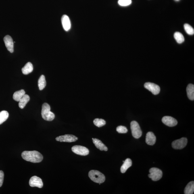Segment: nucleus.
Listing matches in <instances>:
<instances>
[{"instance_id": "1", "label": "nucleus", "mask_w": 194, "mask_h": 194, "mask_svg": "<svg viewBox=\"0 0 194 194\" xmlns=\"http://www.w3.org/2000/svg\"><path fill=\"white\" fill-rule=\"evenodd\" d=\"M24 160L33 163H39L43 160V156L36 151H24L22 153Z\"/></svg>"}, {"instance_id": "2", "label": "nucleus", "mask_w": 194, "mask_h": 194, "mask_svg": "<svg viewBox=\"0 0 194 194\" xmlns=\"http://www.w3.org/2000/svg\"><path fill=\"white\" fill-rule=\"evenodd\" d=\"M41 116L44 120L48 121H51L55 118V115L51 111V107L47 103L42 105Z\"/></svg>"}, {"instance_id": "3", "label": "nucleus", "mask_w": 194, "mask_h": 194, "mask_svg": "<svg viewBox=\"0 0 194 194\" xmlns=\"http://www.w3.org/2000/svg\"><path fill=\"white\" fill-rule=\"evenodd\" d=\"M89 176L90 179L95 183L101 184L105 181V178L104 175L97 170L90 171L89 173Z\"/></svg>"}, {"instance_id": "4", "label": "nucleus", "mask_w": 194, "mask_h": 194, "mask_svg": "<svg viewBox=\"0 0 194 194\" xmlns=\"http://www.w3.org/2000/svg\"><path fill=\"white\" fill-rule=\"evenodd\" d=\"M130 128L132 135L135 139H139L142 135V132L138 123L133 121L130 123Z\"/></svg>"}, {"instance_id": "5", "label": "nucleus", "mask_w": 194, "mask_h": 194, "mask_svg": "<svg viewBox=\"0 0 194 194\" xmlns=\"http://www.w3.org/2000/svg\"><path fill=\"white\" fill-rule=\"evenodd\" d=\"M149 176L153 181H156L161 179L163 176L162 171L158 168H153L149 170Z\"/></svg>"}, {"instance_id": "6", "label": "nucleus", "mask_w": 194, "mask_h": 194, "mask_svg": "<svg viewBox=\"0 0 194 194\" xmlns=\"http://www.w3.org/2000/svg\"><path fill=\"white\" fill-rule=\"evenodd\" d=\"M187 143V139L186 138L175 140L173 142L172 146L175 149H182L185 147Z\"/></svg>"}, {"instance_id": "7", "label": "nucleus", "mask_w": 194, "mask_h": 194, "mask_svg": "<svg viewBox=\"0 0 194 194\" xmlns=\"http://www.w3.org/2000/svg\"><path fill=\"white\" fill-rule=\"evenodd\" d=\"M72 151L76 154L86 156L89 154V151L87 148L81 146H74L72 148Z\"/></svg>"}, {"instance_id": "8", "label": "nucleus", "mask_w": 194, "mask_h": 194, "mask_svg": "<svg viewBox=\"0 0 194 194\" xmlns=\"http://www.w3.org/2000/svg\"><path fill=\"white\" fill-rule=\"evenodd\" d=\"M77 140V137L72 134H66L64 135L59 136L56 138V140L58 141L67 142V143L75 142Z\"/></svg>"}, {"instance_id": "9", "label": "nucleus", "mask_w": 194, "mask_h": 194, "mask_svg": "<svg viewBox=\"0 0 194 194\" xmlns=\"http://www.w3.org/2000/svg\"><path fill=\"white\" fill-rule=\"evenodd\" d=\"M144 87L146 89L148 90L155 95L158 94L160 91V87L158 85L151 82L146 83L144 84Z\"/></svg>"}, {"instance_id": "10", "label": "nucleus", "mask_w": 194, "mask_h": 194, "mask_svg": "<svg viewBox=\"0 0 194 194\" xmlns=\"http://www.w3.org/2000/svg\"><path fill=\"white\" fill-rule=\"evenodd\" d=\"M29 185L31 187H37L41 189L43 187V183L41 178L34 176L30 178Z\"/></svg>"}, {"instance_id": "11", "label": "nucleus", "mask_w": 194, "mask_h": 194, "mask_svg": "<svg viewBox=\"0 0 194 194\" xmlns=\"http://www.w3.org/2000/svg\"><path fill=\"white\" fill-rule=\"evenodd\" d=\"M3 40L7 50L10 53H13L14 51V43L12 38L11 36L7 35L5 36Z\"/></svg>"}, {"instance_id": "12", "label": "nucleus", "mask_w": 194, "mask_h": 194, "mask_svg": "<svg viewBox=\"0 0 194 194\" xmlns=\"http://www.w3.org/2000/svg\"><path fill=\"white\" fill-rule=\"evenodd\" d=\"M162 121L163 123L170 127L176 126L178 123L177 121L175 119L170 116L163 117Z\"/></svg>"}, {"instance_id": "13", "label": "nucleus", "mask_w": 194, "mask_h": 194, "mask_svg": "<svg viewBox=\"0 0 194 194\" xmlns=\"http://www.w3.org/2000/svg\"><path fill=\"white\" fill-rule=\"evenodd\" d=\"M61 21L64 30L66 31L70 30L71 25V21L69 17L66 15H63L61 17Z\"/></svg>"}, {"instance_id": "14", "label": "nucleus", "mask_w": 194, "mask_h": 194, "mask_svg": "<svg viewBox=\"0 0 194 194\" xmlns=\"http://www.w3.org/2000/svg\"><path fill=\"white\" fill-rule=\"evenodd\" d=\"M156 141V137L152 132H148L146 136V142L148 145H153Z\"/></svg>"}, {"instance_id": "15", "label": "nucleus", "mask_w": 194, "mask_h": 194, "mask_svg": "<svg viewBox=\"0 0 194 194\" xmlns=\"http://www.w3.org/2000/svg\"><path fill=\"white\" fill-rule=\"evenodd\" d=\"M93 142L96 147L100 150L107 151L108 149L104 144L102 143L100 140L97 139L93 138Z\"/></svg>"}, {"instance_id": "16", "label": "nucleus", "mask_w": 194, "mask_h": 194, "mask_svg": "<svg viewBox=\"0 0 194 194\" xmlns=\"http://www.w3.org/2000/svg\"><path fill=\"white\" fill-rule=\"evenodd\" d=\"M123 163V164L120 168V171L122 173H125L132 165V161L131 159L129 158L127 159Z\"/></svg>"}, {"instance_id": "17", "label": "nucleus", "mask_w": 194, "mask_h": 194, "mask_svg": "<svg viewBox=\"0 0 194 194\" xmlns=\"http://www.w3.org/2000/svg\"><path fill=\"white\" fill-rule=\"evenodd\" d=\"M33 70V66L31 62L27 63L24 67L22 69V71L23 74L27 75L32 72Z\"/></svg>"}, {"instance_id": "18", "label": "nucleus", "mask_w": 194, "mask_h": 194, "mask_svg": "<svg viewBox=\"0 0 194 194\" xmlns=\"http://www.w3.org/2000/svg\"><path fill=\"white\" fill-rule=\"evenodd\" d=\"M187 93L188 97L191 100L194 99V86L192 84H189L187 87Z\"/></svg>"}, {"instance_id": "19", "label": "nucleus", "mask_w": 194, "mask_h": 194, "mask_svg": "<svg viewBox=\"0 0 194 194\" xmlns=\"http://www.w3.org/2000/svg\"><path fill=\"white\" fill-rule=\"evenodd\" d=\"M30 97L28 95L25 94L19 101L18 106L21 109H23L30 101Z\"/></svg>"}, {"instance_id": "20", "label": "nucleus", "mask_w": 194, "mask_h": 194, "mask_svg": "<svg viewBox=\"0 0 194 194\" xmlns=\"http://www.w3.org/2000/svg\"><path fill=\"white\" fill-rule=\"evenodd\" d=\"M25 94V92L24 90H21L19 91L15 92L13 94V98L15 101H18L22 98Z\"/></svg>"}, {"instance_id": "21", "label": "nucleus", "mask_w": 194, "mask_h": 194, "mask_svg": "<svg viewBox=\"0 0 194 194\" xmlns=\"http://www.w3.org/2000/svg\"><path fill=\"white\" fill-rule=\"evenodd\" d=\"M194 191V182L191 181L188 184L184 189L185 194H192Z\"/></svg>"}, {"instance_id": "22", "label": "nucleus", "mask_w": 194, "mask_h": 194, "mask_svg": "<svg viewBox=\"0 0 194 194\" xmlns=\"http://www.w3.org/2000/svg\"><path fill=\"white\" fill-rule=\"evenodd\" d=\"M38 85L40 90H43L45 88L46 81L45 77L43 75H42L38 80Z\"/></svg>"}, {"instance_id": "23", "label": "nucleus", "mask_w": 194, "mask_h": 194, "mask_svg": "<svg viewBox=\"0 0 194 194\" xmlns=\"http://www.w3.org/2000/svg\"><path fill=\"white\" fill-rule=\"evenodd\" d=\"M9 117V113L7 111H2L0 112V125L3 123L7 120Z\"/></svg>"}, {"instance_id": "24", "label": "nucleus", "mask_w": 194, "mask_h": 194, "mask_svg": "<svg viewBox=\"0 0 194 194\" xmlns=\"http://www.w3.org/2000/svg\"><path fill=\"white\" fill-rule=\"evenodd\" d=\"M174 37L176 41L179 44L183 43L184 41L183 35L179 32H176L174 34Z\"/></svg>"}, {"instance_id": "25", "label": "nucleus", "mask_w": 194, "mask_h": 194, "mask_svg": "<svg viewBox=\"0 0 194 194\" xmlns=\"http://www.w3.org/2000/svg\"><path fill=\"white\" fill-rule=\"evenodd\" d=\"M94 123L97 127H100L105 125L106 122L103 119L97 118L94 120Z\"/></svg>"}, {"instance_id": "26", "label": "nucleus", "mask_w": 194, "mask_h": 194, "mask_svg": "<svg viewBox=\"0 0 194 194\" xmlns=\"http://www.w3.org/2000/svg\"><path fill=\"white\" fill-rule=\"evenodd\" d=\"M184 28L187 33L189 35H193L194 34V30L192 27L188 24L184 25Z\"/></svg>"}, {"instance_id": "27", "label": "nucleus", "mask_w": 194, "mask_h": 194, "mask_svg": "<svg viewBox=\"0 0 194 194\" xmlns=\"http://www.w3.org/2000/svg\"><path fill=\"white\" fill-rule=\"evenodd\" d=\"M119 5L121 6H127L131 4V0H119L118 1Z\"/></svg>"}, {"instance_id": "28", "label": "nucleus", "mask_w": 194, "mask_h": 194, "mask_svg": "<svg viewBox=\"0 0 194 194\" xmlns=\"http://www.w3.org/2000/svg\"><path fill=\"white\" fill-rule=\"evenodd\" d=\"M117 131L120 133H125L128 132L127 129L123 126H119L117 128Z\"/></svg>"}, {"instance_id": "29", "label": "nucleus", "mask_w": 194, "mask_h": 194, "mask_svg": "<svg viewBox=\"0 0 194 194\" xmlns=\"http://www.w3.org/2000/svg\"><path fill=\"white\" fill-rule=\"evenodd\" d=\"M4 178V173L2 171L0 170V187L3 185Z\"/></svg>"}, {"instance_id": "30", "label": "nucleus", "mask_w": 194, "mask_h": 194, "mask_svg": "<svg viewBox=\"0 0 194 194\" xmlns=\"http://www.w3.org/2000/svg\"><path fill=\"white\" fill-rule=\"evenodd\" d=\"M176 1H179V0H176Z\"/></svg>"}]
</instances>
